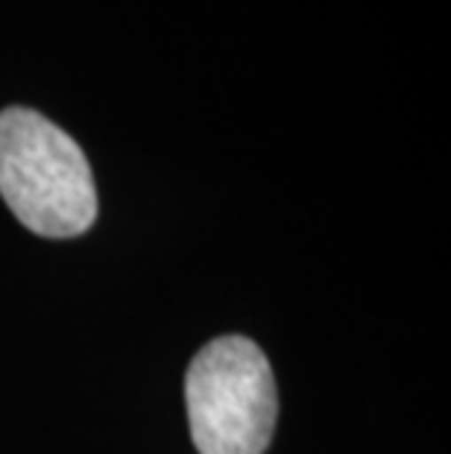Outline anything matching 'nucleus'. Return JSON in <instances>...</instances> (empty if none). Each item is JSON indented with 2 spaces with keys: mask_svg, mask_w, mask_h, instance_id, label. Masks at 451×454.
<instances>
[{
  "mask_svg": "<svg viewBox=\"0 0 451 454\" xmlns=\"http://www.w3.org/2000/svg\"><path fill=\"white\" fill-rule=\"evenodd\" d=\"M0 194L42 238H76L97 220V188L82 147L42 112H0Z\"/></svg>",
  "mask_w": 451,
  "mask_h": 454,
  "instance_id": "nucleus-1",
  "label": "nucleus"
},
{
  "mask_svg": "<svg viewBox=\"0 0 451 454\" xmlns=\"http://www.w3.org/2000/svg\"><path fill=\"white\" fill-rule=\"evenodd\" d=\"M185 404L199 454H264L278 419L264 349L244 334L214 337L188 366Z\"/></svg>",
  "mask_w": 451,
  "mask_h": 454,
  "instance_id": "nucleus-2",
  "label": "nucleus"
}]
</instances>
